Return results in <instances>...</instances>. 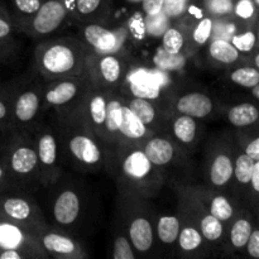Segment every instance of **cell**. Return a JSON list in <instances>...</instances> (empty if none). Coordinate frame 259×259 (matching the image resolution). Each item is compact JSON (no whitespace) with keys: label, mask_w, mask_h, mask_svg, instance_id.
<instances>
[{"label":"cell","mask_w":259,"mask_h":259,"mask_svg":"<svg viewBox=\"0 0 259 259\" xmlns=\"http://www.w3.org/2000/svg\"><path fill=\"white\" fill-rule=\"evenodd\" d=\"M80 50L67 42H56L45 48L39 58L43 72L52 77L70 75L78 68Z\"/></svg>","instance_id":"6da1fadb"},{"label":"cell","mask_w":259,"mask_h":259,"mask_svg":"<svg viewBox=\"0 0 259 259\" xmlns=\"http://www.w3.org/2000/svg\"><path fill=\"white\" fill-rule=\"evenodd\" d=\"M157 167L151 163L142 149H132L121 161V175L129 186L143 192H149L156 184H158Z\"/></svg>","instance_id":"7a4b0ae2"},{"label":"cell","mask_w":259,"mask_h":259,"mask_svg":"<svg viewBox=\"0 0 259 259\" xmlns=\"http://www.w3.org/2000/svg\"><path fill=\"white\" fill-rule=\"evenodd\" d=\"M67 15L66 4L62 0H46L33 18V29L38 34H50L60 28Z\"/></svg>","instance_id":"3957f363"},{"label":"cell","mask_w":259,"mask_h":259,"mask_svg":"<svg viewBox=\"0 0 259 259\" xmlns=\"http://www.w3.org/2000/svg\"><path fill=\"white\" fill-rule=\"evenodd\" d=\"M129 91L134 98L157 100L161 96L163 81L156 72L146 70H137L128 77Z\"/></svg>","instance_id":"277c9868"},{"label":"cell","mask_w":259,"mask_h":259,"mask_svg":"<svg viewBox=\"0 0 259 259\" xmlns=\"http://www.w3.org/2000/svg\"><path fill=\"white\" fill-rule=\"evenodd\" d=\"M86 42L100 55H108L118 51L120 40L116 33L99 24H89L83 29Z\"/></svg>","instance_id":"5b68a950"},{"label":"cell","mask_w":259,"mask_h":259,"mask_svg":"<svg viewBox=\"0 0 259 259\" xmlns=\"http://www.w3.org/2000/svg\"><path fill=\"white\" fill-rule=\"evenodd\" d=\"M70 152L76 161L88 167L96 166L101 162V149L93 138L85 134H75L70 139Z\"/></svg>","instance_id":"8992f818"},{"label":"cell","mask_w":259,"mask_h":259,"mask_svg":"<svg viewBox=\"0 0 259 259\" xmlns=\"http://www.w3.org/2000/svg\"><path fill=\"white\" fill-rule=\"evenodd\" d=\"M80 197L72 190H65L56 199L53 205V217L61 225H70L76 222L80 214Z\"/></svg>","instance_id":"52a82bcc"},{"label":"cell","mask_w":259,"mask_h":259,"mask_svg":"<svg viewBox=\"0 0 259 259\" xmlns=\"http://www.w3.org/2000/svg\"><path fill=\"white\" fill-rule=\"evenodd\" d=\"M211 98L202 93H190L181 96L176 103V110L192 118H205L212 111Z\"/></svg>","instance_id":"ba28073f"},{"label":"cell","mask_w":259,"mask_h":259,"mask_svg":"<svg viewBox=\"0 0 259 259\" xmlns=\"http://www.w3.org/2000/svg\"><path fill=\"white\" fill-rule=\"evenodd\" d=\"M147 158L156 167H163L171 163L175 158V147L171 141L163 137H154L149 139L142 148Z\"/></svg>","instance_id":"9c48e42d"},{"label":"cell","mask_w":259,"mask_h":259,"mask_svg":"<svg viewBox=\"0 0 259 259\" xmlns=\"http://www.w3.org/2000/svg\"><path fill=\"white\" fill-rule=\"evenodd\" d=\"M129 239L137 252L146 253L153 245V228L148 219L137 217L129 225Z\"/></svg>","instance_id":"30bf717a"},{"label":"cell","mask_w":259,"mask_h":259,"mask_svg":"<svg viewBox=\"0 0 259 259\" xmlns=\"http://www.w3.org/2000/svg\"><path fill=\"white\" fill-rule=\"evenodd\" d=\"M0 212L10 223L29 222L33 215V207L27 200L20 197H8L0 201Z\"/></svg>","instance_id":"8fae6325"},{"label":"cell","mask_w":259,"mask_h":259,"mask_svg":"<svg viewBox=\"0 0 259 259\" xmlns=\"http://www.w3.org/2000/svg\"><path fill=\"white\" fill-rule=\"evenodd\" d=\"M37 152L29 146H20L13 151L10 167L18 175H29L38 167Z\"/></svg>","instance_id":"7c38bea8"},{"label":"cell","mask_w":259,"mask_h":259,"mask_svg":"<svg viewBox=\"0 0 259 259\" xmlns=\"http://www.w3.org/2000/svg\"><path fill=\"white\" fill-rule=\"evenodd\" d=\"M42 244L47 252L53 253L60 257H75L80 250L78 244L73 242L71 238L65 235L48 233L42 238Z\"/></svg>","instance_id":"4fadbf2b"},{"label":"cell","mask_w":259,"mask_h":259,"mask_svg":"<svg viewBox=\"0 0 259 259\" xmlns=\"http://www.w3.org/2000/svg\"><path fill=\"white\" fill-rule=\"evenodd\" d=\"M234 162L229 154L219 153L210 166V181L215 187H224L233 179Z\"/></svg>","instance_id":"5bb4252c"},{"label":"cell","mask_w":259,"mask_h":259,"mask_svg":"<svg viewBox=\"0 0 259 259\" xmlns=\"http://www.w3.org/2000/svg\"><path fill=\"white\" fill-rule=\"evenodd\" d=\"M119 133L129 141H142L148 134L147 126L124 104L121 106V123L119 126Z\"/></svg>","instance_id":"9a60e30c"},{"label":"cell","mask_w":259,"mask_h":259,"mask_svg":"<svg viewBox=\"0 0 259 259\" xmlns=\"http://www.w3.org/2000/svg\"><path fill=\"white\" fill-rule=\"evenodd\" d=\"M78 89H80V85L78 82H75V81H61V82L53 85L50 90L46 93V101L51 105L61 106L65 105V104L70 103L71 100L75 99V96L77 95Z\"/></svg>","instance_id":"2e32d148"},{"label":"cell","mask_w":259,"mask_h":259,"mask_svg":"<svg viewBox=\"0 0 259 259\" xmlns=\"http://www.w3.org/2000/svg\"><path fill=\"white\" fill-rule=\"evenodd\" d=\"M27 242L25 233L17 224L0 223V249H20Z\"/></svg>","instance_id":"e0dca14e"},{"label":"cell","mask_w":259,"mask_h":259,"mask_svg":"<svg viewBox=\"0 0 259 259\" xmlns=\"http://www.w3.org/2000/svg\"><path fill=\"white\" fill-rule=\"evenodd\" d=\"M259 118L258 108L254 104L244 103L235 105L228 111V119L230 123L238 128H243V126L253 125L257 123Z\"/></svg>","instance_id":"ac0fdd59"},{"label":"cell","mask_w":259,"mask_h":259,"mask_svg":"<svg viewBox=\"0 0 259 259\" xmlns=\"http://www.w3.org/2000/svg\"><path fill=\"white\" fill-rule=\"evenodd\" d=\"M39 109V96L34 91H25L18 98L15 103V118L19 121H29Z\"/></svg>","instance_id":"d6986e66"},{"label":"cell","mask_w":259,"mask_h":259,"mask_svg":"<svg viewBox=\"0 0 259 259\" xmlns=\"http://www.w3.org/2000/svg\"><path fill=\"white\" fill-rule=\"evenodd\" d=\"M209 52L215 61L224 65H230L239 60V51L233 46L232 42L225 39L212 40L209 47Z\"/></svg>","instance_id":"ffe728a7"},{"label":"cell","mask_w":259,"mask_h":259,"mask_svg":"<svg viewBox=\"0 0 259 259\" xmlns=\"http://www.w3.org/2000/svg\"><path fill=\"white\" fill-rule=\"evenodd\" d=\"M121 62L118 57L113 53L103 55V57L99 60V72L101 78L108 83H116L121 77Z\"/></svg>","instance_id":"44dd1931"},{"label":"cell","mask_w":259,"mask_h":259,"mask_svg":"<svg viewBox=\"0 0 259 259\" xmlns=\"http://www.w3.org/2000/svg\"><path fill=\"white\" fill-rule=\"evenodd\" d=\"M197 124L192 116L181 114L177 116L174 123V134L179 142L184 144H190L196 138Z\"/></svg>","instance_id":"7402d4cb"},{"label":"cell","mask_w":259,"mask_h":259,"mask_svg":"<svg viewBox=\"0 0 259 259\" xmlns=\"http://www.w3.org/2000/svg\"><path fill=\"white\" fill-rule=\"evenodd\" d=\"M180 229H181V224L177 217L163 215L159 218L158 224H157V234L163 244H172L176 242Z\"/></svg>","instance_id":"603a6c76"},{"label":"cell","mask_w":259,"mask_h":259,"mask_svg":"<svg viewBox=\"0 0 259 259\" xmlns=\"http://www.w3.org/2000/svg\"><path fill=\"white\" fill-rule=\"evenodd\" d=\"M121 103L119 99H106V114L104 121V131L110 136H116L119 133V126L121 123Z\"/></svg>","instance_id":"cb8c5ba5"},{"label":"cell","mask_w":259,"mask_h":259,"mask_svg":"<svg viewBox=\"0 0 259 259\" xmlns=\"http://www.w3.org/2000/svg\"><path fill=\"white\" fill-rule=\"evenodd\" d=\"M126 106L133 111L134 115H136L147 128L157 120V110L151 100L134 98L129 101V104Z\"/></svg>","instance_id":"d4e9b609"},{"label":"cell","mask_w":259,"mask_h":259,"mask_svg":"<svg viewBox=\"0 0 259 259\" xmlns=\"http://www.w3.org/2000/svg\"><path fill=\"white\" fill-rule=\"evenodd\" d=\"M38 162L45 167H51L55 164L57 158V144L52 134L46 133L38 141Z\"/></svg>","instance_id":"484cf974"},{"label":"cell","mask_w":259,"mask_h":259,"mask_svg":"<svg viewBox=\"0 0 259 259\" xmlns=\"http://www.w3.org/2000/svg\"><path fill=\"white\" fill-rule=\"evenodd\" d=\"M106 114V96L103 94H95L89 101V119L94 128L100 132L104 128Z\"/></svg>","instance_id":"4316f807"},{"label":"cell","mask_w":259,"mask_h":259,"mask_svg":"<svg viewBox=\"0 0 259 259\" xmlns=\"http://www.w3.org/2000/svg\"><path fill=\"white\" fill-rule=\"evenodd\" d=\"M179 244L180 248L185 252H194V250L199 249L202 244V235L200 230L192 225H186L182 229H180L179 233Z\"/></svg>","instance_id":"83f0119b"},{"label":"cell","mask_w":259,"mask_h":259,"mask_svg":"<svg viewBox=\"0 0 259 259\" xmlns=\"http://www.w3.org/2000/svg\"><path fill=\"white\" fill-rule=\"evenodd\" d=\"M200 233H201L202 238L209 242H218L222 239L223 232H224V225L223 222L212 217L211 214H207L202 217L200 220Z\"/></svg>","instance_id":"f1b7e54d"},{"label":"cell","mask_w":259,"mask_h":259,"mask_svg":"<svg viewBox=\"0 0 259 259\" xmlns=\"http://www.w3.org/2000/svg\"><path fill=\"white\" fill-rule=\"evenodd\" d=\"M252 224L249 220L247 219H238L232 227V232H230V242H232L233 247L237 249H242L245 247L249 235L252 233Z\"/></svg>","instance_id":"f546056e"},{"label":"cell","mask_w":259,"mask_h":259,"mask_svg":"<svg viewBox=\"0 0 259 259\" xmlns=\"http://www.w3.org/2000/svg\"><path fill=\"white\" fill-rule=\"evenodd\" d=\"M184 45V34L177 28H167L163 34H162V48L167 53L179 55V53H181Z\"/></svg>","instance_id":"4dcf8cb0"},{"label":"cell","mask_w":259,"mask_h":259,"mask_svg":"<svg viewBox=\"0 0 259 259\" xmlns=\"http://www.w3.org/2000/svg\"><path fill=\"white\" fill-rule=\"evenodd\" d=\"M254 162L250 157H248L245 153L239 154L235 158L234 162V172L233 176H235L239 184L248 185L250 182V177H252L253 167H254Z\"/></svg>","instance_id":"1f68e13d"},{"label":"cell","mask_w":259,"mask_h":259,"mask_svg":"<svg viewBox=\"0 0 259 259\" xmlns=\"http://www.w3.org/2000/svg\"><path fill=\"white\" fill-rule=\"evenodd\" d=\"M154 63L162 71H175L185 65V58L181 53L171 55V53H167L163 48H159L154 56Z\"/></svg>","instance_id":"d6a6232c"},{"label":"cell","mask_w":259,"mask_h":259,"mask_svg":"<svg viewBox=\"0 0 259 259\" xmlns=\"http://www.w3.org/2000/svg\"><path fill=\"white\" fill-rule=\"evenodd\" d=\"M209 214L219 219L220 222H229L234 215V210H233L232 204L229 200L224 196H215L214 199L210 201L209 206Z\"/></svg>","instance_id":"836d02e7"},{"label":"cell","mask_w":259,"mask_h":259,"mask_svg":"<svg viewBox=\"0 0 259 259\" xmlns=\"http://www.w3.org/2000/svg\"><path fill=\"white\" fill-rule=\"evenodd\" d=\"M230 78L233 82L243 88H253L259 83V72L255 67L247 66V67H240L233 71Z\"/></svg>","instance_id":"e575fe53"},{"label":"cell","mask_w":259,"mask_h":259,"mask_svg":"<svg viewBox=\"0 0 259 259\" xmlns=\"http://www.w3.org/2000/svg\"><path fill=\"white\" fill-rule=\"evenodd\" d=\"M167 28H168V17L164 14L163 10L158 14L147 15L146 30L151 37H162Z\"/></svg>","instance_id":"d590c367"},{"label":"cell","mask_w":259,"mask_h":259,"mask_svg":"<svg viewBox=\"0 0 259 259\" xmlns=\"http://www.w3.org/2000/svg\"><path fill=\"white\" fill-rule=\"evenodd\" d=\"M113 258L114 259H134L136 253L133 252L131 242L123 235H116L114 239L113 248Z\"/></svg>","instance_id":"8d00e7d4"},{"label":"cell","mask_w":259,"mask_h":259,"mask_svg":"<svg viewBox=\"0 0 259 259\" xmlns=\"http://www.w3.org/2000/svg\"><path fill=\"white\" fill-rule=\"evenodd\" d=\"M234 0H205V7L210 14L224 17L234 10Z\"/></svg>","instance_id":"74e56055"},{"label":"cell","mask_w":259,"mask_h":259,"mask_svg":"<svg viewBox=\"0 0 259 259\" xmlns=\"http://www.w3.org/2000/svg\"><path fill=\"white\" fill-rule=\"evenodd\" d=\"M255 42H257V35L252 30H248V32L243 33V34H237L233 37L232 43L238 51H242V52H249L254 48Z\"/></svg>","instance_id":"f35d334b"},{"label":"cell","mask_w":259,"mask_h":259,"mask_svg":"<svg viewBox=\"0 0 259 259\" xmlns=\"http://www.w3.org/2000/svg\"><path fill=\"white\" fill-rule=\"evenodd\" d=\"M212 32V19L211 18H204L200 20L194 30V40L197 45H205L211 37Z\"/></svg>","instance_id":"ab89813d"},{"label":"cell","mask_w":259,"mask_h":259,"mask_svg":"<svg viewBox=\"0 0 259 259\" xmlns=\"http://www.w3.org/2000/svg\"><path fill=\"white\" fill-rule=\"evenodd\" d=\"M104 0H75V8L80 15H91L100 9Z\"/></svg>","instance_id":"60d3db41"},{"label":"cell","mask_w":259,"mask_h":259,"mask_svg":"<svg viewBox=\"0 0 259 259\" xmlns=\"http://www.w3.org/2000/svg\"><path fill=\"white\" fill-rule=\"evenodd\" d=\"M233 12L242 19H250L255 13V3L253 0H239L234 4Z\"/></svg>","instance_id":"b9f144b4"},{"label":"cell","mask_w":259,"mask_h":259,"mask_svg":"<svg viewBox=\"0 0 259 259\" xmlns=\"http://www.w3.org/2000/svg\"><path fill=\"white\" fill-rule=\"evenodd\" d=\"M186 2L185 0H164L163 12L168 18L179 17L184 13Z\"/></svg>","instance_id":"7bdbcfd3"},{"label":"cell","mask_w":259,"mask_h":259,"mask_svg":"<svg viewBox=\"0 0 259 259\" xmlns=\"http://www.w3.org/2000/svg\"><path fill=\"white\" fill-rule=\"evenodd\" d=\"M14 2L15 8L19 10L20 13L27 15H32L37 13L39 9L42 2L40 0H13Z\"/></svg>","instance_id":"ee69618b"},{"label":"cell","mask_w":259,"mask_h":259,"mask_svg":"<svg viewBox=\"0 0 259 259\" xmlns=\"http://www.w3.org/2000/svg\"><path fill=\"white\" fill-rule=\"evenodd\" d=\"M245 247H247V252L250 257L254 259L259 258V230L258 229H252V233H250L249 239H248Z\"/></svg>","instance_id":"f6af8a7d"},{"label":"cell","mask_w":259,"mask_h":259,"mask_svg":"<svg viewBox=\"0 0 259 259\" xmlns=\"http://www.w3.org/2000/svg\"><path fill=\"white\" fill-rule=\"evenodd\" d=\"M164 0H143L142 2V8L146 15L158 14L163 9Z\"/></svg>","instance_id":"bcb514c9"},{"label":"cell","mask_w":259,"mask_h":259,"mask_svg":"<svg viewBox=\"0 0 259 259\" xmlns=\"http://www.w3.org/2000/svg\"><path fill=\"white\" fill-rule=\"evenodd\" d=\"M244 153L250 157L253 161H259V138H254L247 144Z\"/></svg>","instance_id":"7dc6e473"},{"label":"cell","mask_w":259,"mask_h":259,"mask_svg":"<svg viewBox=\"0 0 259 259\" xmlns=\"http://www.w3.org/2000/svg\"><path fill=\"white\" fill-rule=\"evenodd\" d=\"M250 185L254 192L259 191V161L254 162V167H253L252 177H250Z\"/></svg>","instance_id":"c3c4849f"},{"label":"cell","mask_w":259,"mask_h":259,"mask_svg":"<svg viewBox=\"0 0 259 259\" xmlns=\"http://www.w3.org/2000/svg\"><path fill=\"white\" fill-rule=\"evenodd\" d=\"M23 254L19 249H2L0 259H22Z\"/></svg>","instance_id":"681fc988"},{"label":"cell","mask_w":259,"mask_h":259,"mask_svg":"<svg viewBox=\"0 0 259 259\" xmlns=\"http://www.w3.org/2000/svg\"><path fill=\"white\" fill-rule=\"evenodd\" d=\"M10 34V24L7 19L0 17V39L8 37Z\"/></svg>","instance_id":"f907efd6"},{"label":"cell","mask_w":259,"mask_h":259,"mask_svg":"<svg viewBox=\"0 0 259 259\" xmlns=\"http://www.w3.org/2000/svg\"><path fill=\"white\" fill-rule=\"evenodd\" d=\"M5 115H7V106H5V104L3 101H0V120L4 119Z\"/></svg>","instance_id":"816d5d0a"},{"label":"cell","mask_w":259,"mask_h":259,"mask_svg":"<svg viewBox=\"0 0 259 259\" xmlns=\"http://www.w3.org/2000/svg\"><path fill=\"white\" fill-rule=\"evenodd\" d=\"M253 96H254V99H259V83L258 85L253 86Z\"/></svg>","instance_id":"f5cc1de1"},{"label":"cell","mask_w":259,"mask_h":259,"mask_svg":"<svg viewBox=\"0 0 259 259\" xmlns=\"http://www.w3.org/2000/svg\"><path fill=\"white\" fill-rule=\"evenodd\" d=\"M125 2L132 3V4H138V3H142L143 0H125Z\"/></svg>","instance_id":"db71d44e"},{"label":"cell","mask_w":259,"mask_h":259,"mask_svg":"<svg viewBox=\"0 0 259 259\" xmlns=\"http://www.w3.org/2000/svg\"><path fill=\"white\" fill-rule=\"evenodd\" d=\"M3 176H4V168H3V166L0 164V181L3 180Z\"/></svg>","instance_id":"11a10c76"},{"label":"cell","mask_w":259,"mask_h":259,"mask_svg":"<svg viewBox=\"0 0 259 259\" xmlns=\"http://www.w3.org/2000/svg\"><path fill=\"white\" fill-rule=\"evenodd\" d=\"M254 2H255V3H257V2H258V0H254Z\"/></svg>","instance_id":"9f6ffc18"}]
</instances>
